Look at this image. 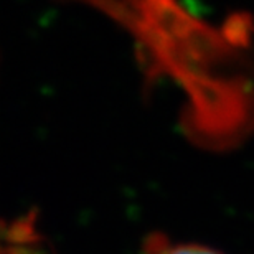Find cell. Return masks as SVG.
I'll return each instance as SVG.
<instances>
[{"mask_svg": "<svg viewBox=\"0 0 254 254\" xmlns=\"http://www.w3.org/2000/svg\"><path fill=\"white\" fill-rule=\"evenodd\" d=\"M35 241L30 225L0 226V254H37Z\"/></svg>", "mask_w": 254, "mask_h": 254, "instance_id": "obj_1", "label": "cell"}, {"mask_svg": "<svg viewBox=\"0 0 254 254\" xmlns=\"http://www.w3.org/2000/svg\"><path fill=\"white\" fill-rule=\"evenodd\" d=\"M150 254H223L200 243H169L155 240L149 248Z\"/></svg>", "mask_w": 254, "mask_h": 254, "instance_id": "obj_2", "label": "cell"}]
</instances>
